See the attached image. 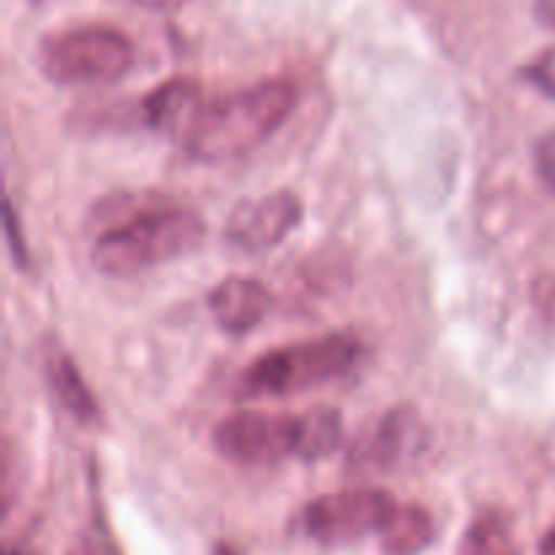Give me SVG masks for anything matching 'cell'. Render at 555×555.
Here are the masks:
<instances>
[{
  "label": "cell",
  "instance_id": "6da1fadb",
  "mask_svg": "<svg viewBox=\"0 0 555 555\" xmlns=\"http://www.w3.org/2000/svg\"><path fill=\"white\" fill-rule=\"evenodd\" d=\"M296 103L298 87L291 79L258 81L247 90L206 101L182 144L195 160H231L271 139L296 112Z\"/></svg>",
  "mask_w": 555,
  "mask_h": 555
},
{
  "label": "cell",
  "instance_id": "7a4b0ae2",
  "mask_svg": "<svg viewBox=\"0 0 555 555\" xmlns=\"http://www.w3.org/2000/svg\"><path fill=\"white\" fill-rule=\"evenodd\" d=\"M206 236L201 215L179 206H150L106 228L92 244V266L103 276L128 280L193 253Z\"/></svg>",
  "mask_w": 555,
  "mask_h": 555
},
{
  "label": "cell",
  "instance_id": "3957f363",
  "mask_svg": "<svg viewBox=\"0 0 555 555\" xmlns=\"http://www.w3.org/2000/svg\"><path fill=\"white\" fill-rule=\"evenodd\" d=\"M361 358V339L328 334L255 358L236 383L238 399H280L345 377Z\"/></svg>",
  "mask_w": 555,
  "mask_h": 555
},
{
  "label": "cell",
  "instance_id": "277c9868",
  "mask_svg": "<svg viewBox=\"0 0 555 555\" xmlns=\"http://www.w3.org/2000/svg\"><path fill=\"white\" fill-rule=\"evenodd\" d=\"M38 63L54 85H112L133 65V43L117 27H68L43 38L38 47Z\"/></svg>",
  "mask_w": 555,
  "mask_h": 555
},
{
  "label": "cell",
  "instance_id": "5b68a950",
  "mask_svg": "<svg viewBox=\"0 0 555 555\" xmlns=\"http://www.w3.org/2000/svg\"><path fill=\"white\" fill-rule=\"evenodd\" d=\"M396 502L379 488H347L320 496L304 509V531L320 545H347L383 534Z\"/></svg>",
  "mask_w": 555,
  "mask_h": 555
},
{
  "label": "cell",
  "instance_id": "8992f818",
  "mask_svg": "<svg viewBox=\"0 0 555 555\" xmlns=\"http://www.w3.org/2000/svg\"><path fill=\"white\" fill-rule=\"evenodd\" d=\"M215 448L233 464H276L287 455H296L298 417L274 412H236L217 423Z\"/></svg>",
  "mask_w": 555,
  "mask_h": 555
},
{
  "label": "cell",
  "instance_id": "52a82bcc",
  "mask_svg": "<svg viewBox=\"0 0 555 555\" xmlns=\"http://www.w3.org/2000/svg\"><path fill=\"white\" fill-rule=\"evenodd\" d=\"M304 206L287 190L269 193L263 198H249L231 211L225 222V238L238 253H266L287 238V233L301 222Z\"/></svg>",
  "mask_w": 555,
  "mask_h": 555
},
{
  "label": "cell",
  "instance_id": "ba28073f",
  "mask_svg": "<svg viewBox=\"0 0 555 555\" xmlns=\"http://www.w3.org/2000/svg\"><path fill=\"white\" fill-rule=\"evenodd\" d=\"M271 307H274V296L269 293V287L247 280V276H228L209 296L211 318L222 331L233 336L258 328L269 318Z\"/></svg>",
  "mask_w": 555,
  "mask_h": 555
},
{
  "label": "cell",
  "instance_id": "9c48e42d",
  "mask_svg": "<svg viewBox=\"0 0 555 555\" xmlns=\"http://www.w3.org/2000/svg\"><path fill=\"white\" fill-rule=\"evenodd\" d=\"M204 95H201L198 81L188 79V76H177L168 79L157 87L155 92L144 98V112L146 122L155 130H166V133L179 135L182 139L193 119L198 117L201 106H204Z\"/></svg>",
  "mask_w": 555,
  "mask_h": 555
},
{
  "label": "cell",
  "instance_id": "30bf717a",
  "mask_svg": "<svg viewBox=\"0 0 555 555\" xmlns=\"http://www.w3.org/2000/svg\"><path fill=\"white\" fill-rule=\"evenodd\" d=\"M421 437L423 428L417 423L415 412L393 410L363 439L358 455L363 459V464L374 466V469H393V466H399L401 461L415 453Z\"/></svg>",
  "mask_w": 555,
  "mask_h": 555
},
{
  "label": "cell",
  "instance_id": "8fae6325",
  "mask_svg": "<svg viewBox=\"0 0 555 555\" xmlns=\"http://www.w3.org/2000/svg\"><path fill=\"white\" fill-rule=\"evenodd\" d=\"M43 374H47V385L52 390L54 401H57L65 415L74 417L81 426H90V423L98 421L95 396L90 393L85 377L79 374L68 352H49L47 361H43Z\"/></svg>",
  "mask_w": 555,
  "mask_h": 555
},
{
  "label": "cell",
  "instance_id": "7c38bea8",
  "mask_svg": "<svg viewBox=\"0 0 555 555\" xmlns=\"http://www.w3.org/2000/svg\"><path fill=\"white\" fill-rule=\"evenodd\" d=\"M434 540V518L417 504H396L383 529V547L388 555H417Z\"/></svg>",
  "mask_w": 555,
  "mask_h": 555
},
{
  "label": "cell",
  "instance_id": "4fadbf2b",
  "mask_svg": "<svg viewBox=\"0 0 555 555\" xmlns=\"http://www.w3.org/2000/svg\"><path fill=\"white\" fill-rule=\"evenodd\" d=\"M345 439V423L334 406H314L298 417V448L296 459L320 461L339 450Z\"/></svg>",
  "mask_w": 555,
  "mask_h": 555
},
{
  "label": "cell",
  "instance_id": "5bb4252c",
  "mask_svg": "<svg viewBox=\"0 0 555 555\" xmlns=\"http://www.w3.org/2000/svg\"><path fill=\"white\" fill-rule=\"evenodd\" d=\"M459 555H518L513 526L502 513H482L466 529Z\"/></svg>",
  "mask_w": 555,
  "mask_h": 555
},
{
  "label": "cell",
  "instance_id": "9a60e30c",
  "mask_svg": "<svg viewBox=\"0 0 555 555\" xmlns=\"http://www.w3.org/2000/svg\"><path fill=\"white\" fill-rule=\"evenodd\" d=\"M520 76H524L534 90H540L542 95L555 98V47L537 54V57L520 70Z\"/></svg>",
  "mask_w": 555,
  "mask_h": 555
},
{
  "label": "cell",
  "instance_id": "2e32d148",
  "mask_svg": "<svg viewBox=\"0 0 555 555\" xmlns=\"http://www.w3.org/2000/svg\"><path fill=\"white\" fill-rule=\"evenodd\" d=\"M534 163H537V173L545 182L547 190L555 193V130L542 135L534 146Z\"/></svg>",
  "mask_w": 555,
  "mask_h": 555
},
{
  "label": "cell",
  "instance_id": "e0dca14e",
  "mask_svg": "<svg viewBox=\"0 0 555 555\" xmlns=\"http://www.w3.org/2000/svg\"><path fill=\"white\" fill-rule=\"evenodd\" d=\"M534 304L542 318L555 325V276H540L534 282Z\"/></svg>",
  "mask_w": 555,
  "mask_h": 555
},
{
  "label": "cell",
  "instance_id": "ac0fdd59",
  "mask_svg": "<svg viewBox=\"0 0 555 555\" xmlns=\"http://www.w3.org/2000/svg\"><path fill=\"white\" fill-rule=\"evenodd\" d=\"M119 3L139 5V9L146 11H173L184 3V0H119Z\"/></svg>",
  "mask_w": 555,
  "mask_h": 555
},
{
  "label": "cell",
  "instance_id": "d6986e66",
  "mask_svg": "<svg viewBox=\"0 0 555 555\" xmlns=\"http://www.w3.org/2000/svg\"><path fill=\"white\" fill-rule=\"evenodd\" d=\"M537 16H540L542 25L555 30V0H537Z\"/></svg>",
  "mask_w": 555,
  "mask_h": 555
},
{
  "label": "cell",
  "instance_id": "ffe728a7",
  "mask_svg": "<svg viewBox=\"0 0 555 555\" xmlns=\"http://www.w3.org/2000/svg\"><path fill=\"white\" fill-rule=\"evenodd\" d=\"M540 555H555V524L547 529V534L540 542Z\"/></svg>",
  "mask_w": 555,
  "mask_h": 555
},
{
  "label": "cell",
  "instance_id": "44dd1931",
  "mask_svg": "<svg viewBox=\"0 0 555 555\" xmlns=\"http://www.w3.org/2000/svg\"><path fill=\"white\" fill-rule=\"evenodd\" d=\"M5 555H25L22 551H5Z\"/></svg>",
  "mask_w": 555,
  "mask_h": 555
}]
</instances>
